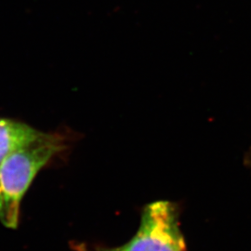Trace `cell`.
<instances>
[{"mask_svg":"<svg viewBox=\"0 0 251 251\" xmlns=\"http://www.w3.org/2000/svg\"><path fill=\"white\" fill-rule=\"evenodd\" d=\"M63 148L60 136L41 132L1 162L0 188L6 203L5 226L17 228L21 202L27 190L40 170Z\"/></svg>","mask_w":251,"mask_h":251,"instance_id":"obj_1","label":"cell"},{"mask_svg":"<svg viewBox=\"0 0 251 251\" xmlns=\"http://www.w3.org/2000/svg\"><path fill=\"white\" fill-rule=\"evenodd\" d=\"M95 251H186L179 228V208L171 201L160 200L144 206L134 236L122 246L97 248Z\"/></svg>","mask_w":251,"mask_h":251,"instance_id":"obj_2","label":"cell"},{"mask_svg":"<svg viewBox=\"0 0 251 251\" xmlns=\"http://www.w3.org/2000/svg\"><path fill=\"white\" fill-rule=\"evenodd\" d=\"M41 131L25 123L0 117V164L8 155L36 139Z\"/></svg>","mask_w":251,"mask_h":251,"instance_id":"obj_3","label":"cell"},{"mask_svg":"<svg viewBox=\"0 0 251 251\" xmlns=\"http://www.w3.org/2000/svg\"><path fill=\"white\" fill-rule=\"evenodd\" d=\"M6 220V203H5V199L3 193L0 188V221L2 222V224L4 225Z\"/></svg>","mask_w":251,"mask_h":251,"instance_id":"obj_4","label":"cell"},{"mask_svg":"<svg viewBox=\"0 0 251 251\" xmlns=\"http://www.w3.org/2000/svg\"><path fill=\"white\" fill-rule=\"evenodd\" d=\"M73 251H90V249L85 245V244H73Z\"/></svg>","mask_w":251,"mask_h":251,"instance_id":"obj_5","label":"cell"},{"mask_svg":"<svg viewBox=\"0 0 251 251\" xmlns=\"http://www.w3.org/2000/svg\"><path fill=\"white\" fill-rule=\"evenodd\" d=\"M245 163L247 166L251 167V150L249 152L246 153V156H245Z\"/></svg>","mask_w":251,"mask_h":251,"instance_id":"obj_6","label":"cell"}]
</instances>
